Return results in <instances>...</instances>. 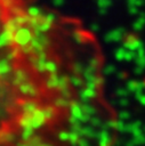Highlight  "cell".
I'll return each instance as SVG.
<instances>
[{
    "instance_id": "obj_41",
    "label": "cell",
    "mask_w": 145,
    "mask_h": 146,
    "mask_svg": "<svg viewBox=\"0 0 145 146\" xmlns=\"http://www.w3.org/2000/svg\"><path fill=\"white\" fill-rule=\"evenodd\" d=\"M57 138H58V140H61V141H69L70 131H64V130L59 131L58 135H57Z\"/></svg>"
},
{
    "instance_id": "obj_20",
    "label": "cell",
    "mask_w": 145,
    "mask_h": 146,
    "mask_svg": "<svg viewBox=\"0 0 145 146\" xmlns=\"http://www.w3.org/2000/svg\"><path fill=\"white\" fill-rule=\"evenodd\" d=\"M15 139H16L15 133H13V132H11V131H9V130L2 129L1 135H0V140H1V144H2V145L11 144V143H14V141H15Z\"/></svg>"
},
{
    "instance_id": "obj_52",
    "label": "cell",
    "mask_w": 145,
    "mask_h": 146,
    "mask_svg": "<svg viewBox=\"0 0 145 146\" xmlns=\"http://www.w3.org/2000/svg\"><path fill=\"white\" fill-rule=\"evenodd\" d=\"M89 29H90V31L91 32H98L99 31V25L97 24V23H91L90 24V26H89Z\"/></svg>"
},
{
    "instance_id": "obj_8",
    "label": "cell",
    "mask_w": 145,
    "mask_h": 146,
    "mask_svg": "<svg viewBox=\"0 0 145 146\" xmlns=\"http://www.w3.org/2000/svg\"><path fill=\"white\" fill-rule=\"evenodd\" d=\"M122 47H124L127 50H132V51H137L140 48L144 47V43L140 39H138L137 36H135L134 34H128L124 38V41L122 43Z\"/></svg>"
},
{
    "instance_id": "obj_55",
    "label": "cell",
    "mask_w": 145,
    "mask_h": 146,
    "mask_svg": "<svg viewBox=\"0 0 145 146\" xmlns=\"http://www.w3.org/2000/svg\"><path fill=\"white\" fill-rule=\"evenodd\" d=\"M118 78H119V79H126V78H127V74H126L124 72H119V73H118Z\"/></svg>"
},
{
    "instance_id": "obj_46",
    "label": "cell",
    "mask_w": 145,
    "mask_h": 146,
    "mask_svg": "<svg viewBox=\"0 0 145 146\" xmlns=\"http://www.w3.org/2000/svg\"><path fill=\"white\" fill-rule=\"evenodd\" d=\"M128 13H129L130 15H132V16H138L139 13H140V10H139V8L136 7V6H128Z\"/></svg>"
},
{
    "instance_id": "obj_53",
    "label": "cell",
    "mask_w": 145,
    "mask_h": 146,
    "mask_svg": "<svg viewBox=\"0 0 145 146\" xmlns=\"http://www.w3.org/2000/svg\"><path fill=\"white\" fill-rule=\"evenodd\" d=\"M144 70L145 68H143V67H140V66H135V68H134V73L136 74V75H140V74H143V72H144Z\"/></svg>"
},
{
    "instance_id": "obj_19",
    "label": "cell",
    "mask_w": 145,
    "mask_h": 146,
    "mask_svg": "<svg viewBox=\"0 0 145 146\" xmlns=\"http://www.w3.org/2000/svg\"><path fill=\"white\" fill-rule=\"evenodd\" d=\"M59 82H61V75H58L57 73L55 74H49L48 78L46 79V88L49 90H58L59 87Z\"/></svg>"
},
{
    "instance_id": "obj_45",
    "label": "cell",
    "mask_w": 145,
    "mask_h": 146,
    "mask_svg": "<svg viewBox=\"0 0 145 146\" xmlns=\"http://www.w3.org/2000/svg\"><path fill=\"white\" fill-rule=\"evenodd\" d=\"M128 6H136V7H142L145 3V0H127Z\"/></svg>"
},
{
    "instance_id": "obj_32",
    "label": "cell",
    "mask_w": 145,
    "mask_h": 146,
    "mask_svg": "<svg viewBox=\"0 0 145 146\" xmlns=\"http://www.w3.org/2000/svg\"><path fill=\"white\" fill-rule=\"evenodd\" d=\"M70 83L75 88H80L82 87V84H84V80H82L79 75L73 74L72 76H70Z\"/></svg>"
},
{
    "instance_id": "obj_48",
    "label": "cell",
    "mask_w": 145,
    "mask_h": 146,
    "mask_svg": "<svg viewBox=\"0 0 145 146\" xmlns=\"http://www.w3.org/2000/svg\"><path fill=\"white\" fill-rule=\"evenodd\" d=\"M135 97H136V99L139 102V104L140 105H143V106H145V94H137V95H135Z\"/></svg>"
},
{
    "instance_id": "obj_12",
    "label": "cell",
    "mask_w": 145,
    "mask_h": 146,
    "mask_svg": "<svg viewBox=\"0 0 145 146\" xmlns=\"http://www.w3.org/2000/svg\"><path fill=\"white\" fill-rule=\"evenodd\" d=\"M96 139H97L98 146H112V144H113L112 136H111L108 129H106V128H100V130H98Z\"/></svg>"
},
{
    "instance_id": "obj_40",
    "label": "cell",
    "mask_w": 145,
    "mask_h": 146,
    "mask_svg": "<svg viewBox=\"0 0 145 146\" xmlns=\"http://www.w3.org/2000/svg\"><path fill=\"white\" fill-rule=\"evenodd\" d=\"M16 5V1L15 0H1V6L3 9L6 10H9L11 7H14Z\"/></svg>"
},
{
    "instance_id": "obj_14",
    "label": "cell",
    "mask_w": 145,
    "mask_h": 146,
    "mask_svg": "<svg viewBox=\"0 0 145 146\" xmlns=\"http://www.w3.org/2000/svg\"><path fill=\"white\" fill-rule=\"evenodd\" d=\"M14 32L7 30V29H2L1 34H0V46L1 48H10L14 44Z\"/></svg>"
},
{
    "instance_id": "obj_16",
    "label": "cell",
    "mask_w": 145,
    "mask_h": 146,
    "mask_svg": "<svg viewBox=\"0 0 145 146\" xmlns=\"http://www.w3.org/2000/svg\"><path fill=\"white\" fill-rule=\"evenodd\" d=\"M126 88L129 90V92L137 95L142 94L145 89V81H138V80H128L126 82Z\"/></svg>"
},
{
    "instance_id": "obj_56",
    "label": "cell",
    "mask_w": 145,
    "mask_h": 146,
    "mask_svg": "<svg viewBox=\"0 0 145 146\" xmlns=\"http://www.w3.org/2000/svg\"><path fill=\"white\" fill-rule=\"evenodd\" d=\"M120 145H121V140H119V139H115L112 144V146H120Z\"/></svg>"
},
{
    "instance_id": "obj_9",
    "label": "cell",
    "mask_w": 145,
    "mask_h": 146,
    "mask_svg": "<svg viewBox=\"0 0 145 146\" xmlns=\"http://www.w3.org/2000/svg\"><path fill=\"white\" fill-rule=\"evenodd\" d=\"M126 36V30L124 27H116L111 30L104 35V41L110 43V42H119L122 41L123 38Z\"/></svg>"
},
{
    "instance_id": "obj_47",
    "label": "cell",
    "mask_w": 145,
    "mask_h": 146,
    "mask_svg": "<svg viewBox=\"0 0 145 146\" xmlns=\"http://www.w3.org/2000/svg\"><path fill=\"white\" fill-rule=\"evenodd\" d=\"M87 65H90V66L97 68L98 65H99V59H98L97 57H92V58H90V59L88 60V64H87Z\"/></svg>"
},
{
    "instance_id": "obj_39",
    "label": "cell",
    "mask_w": 145,
    "mask_h": 146,
    "mask_svg": "<svg viewBox=\"0 0 145 146\" xmlns=\"http://www.w3.org/2000/svg\"><path fill=\"white\" fill-rule=\"evenodd\" d=\"M111 5H112L111 0H97L98 9H107Z\"/></svg>"
},
{
    "instance_id": "obj_51",
    "label": "cell",
    "mask_w": 145,
    "mask_h": 146,
    "mask_svg": "<svg viewBox=\"0 0 145 146\" xmlns=\"http://www.w3.org/2000/svg\"><path fill=\"white\" fill-rule=\"evenodd\" d=\"M78 146H90V144H89V141H88V139H87V138L81 137V139H80V141H79Z\"/></svg>"
},
{
    "instance_id": "obj_7",
    "label": "cell",
    "mask_w": 145,
    "mask_h": 146,
    "mask_svg": "<svg viewBox=\"0 0 145 146\" xmlns=\"http://www.w3.org/2000/svg\"><path fill=\"white\" fill-rule=\"evenodd\" d=\"M27 81H29V74L24 68L15 70L11 74V76L9 78V83L14 87H19Z\"/></svg>"
},
{
    "instance_id": "obj_36",
    "label": "cell",
    "mask_w": 145,
    "mask_h": 146,
    "mask_svg": "<svg viewBox=\"0 0 145 146\" xmlns=\"http://www.w3.org/2000/svg\"><path fill=\"white\" fill-rule=\"evenodd\" d=\"M114 73H116V67L113 64H107L103 68V74L104 75H111V74H114Z\"/></svg>"
},
{
    "instance_id": "obj_38",
    "label": "cell",
    "mask_w": 145,
    "mask_h": 146,
    "mask_svg": "<svg viewBox=\"0 0 145 146\" xmlns=\"http://www.w3.org/2000/svg\"><path fill=\"white\" fill-rule=\"evenodd\" d=\"M129 94L130 92H129V90L127 88H118L115 90V95L119 96L120 98H126V97H128Z\"/></svg>"
},
{
    "instance_id": "obj_35",
    "label": "cell",
    "mask_w": 145,
    "mask_h": 146,
    "mask_svg": "<svg viewBox=\"0 0 145 146\" xmlns=\"http://www.w3.org/2000/svg\"><path fill=\"white\" fill-rule=\"evenodd\" d=\"M33 130H30V129H22L21 131V139L23 141H26V140H30L32 137H33Z\"/></svg>"
},
{
    "instance_id": "obj_54",
    "label": "cell",
    "mask_w": 145,
    "mask_h": 146,
    "mask_svg": "<svg viewBox=\"0 0 145 146\" xmlns=\"http://www.w3.org/2000/svg\"><path fill=\"white\" fill-rule=\"evenodd\" d=\"M64 2H65V0H53V5L56 6V7H61V6H63Z\"/></svg>"
},
{
    "instance_id": "obj_22",
    "label": "cell",
    "mask_w": 145,
    "mask_h": 146,
    "mask_svg": "<svg viewBox=\"0 0 145 146\" xmlns=\"http://www.w3.org/2000/svg\"><path fill=\"white\" fill-rule=\"evenodd\" d=\"M145 26V13L140 11L139 15L137 16L136 21L132 23V30L138 32V31H142Z\"/></svg>"
},
{
    "instance_id": "obj_21",
    "label": "cell",
    "mask_w": 145,
    "mask_h": 146,
    "mask_svg": "<svg viewBox=\"0 0 145 146\" xmlns=\"http://www.w3.org/2000/svg\"><path fill=\"white\" fill-rule=\"evenodd\" d=\"M143 145H145V132L131 137V139L124 144V146H143Z\"/></svg>"
},
{
    "instance_id": "obj_27",
    "label": "cell",
    "mask_w": 145,
    "mask_h": 146,
    "mask_svg": "<svg viewBox=\"0 0 145 146\" xmlns=\"http://www.w3.org/2000/svg\"><path fill=\"white\" fill-rule=\"evenodd\" d=\"M81 106H82V111L84 114L89 115V116H95L97 111H96V107L92 106L91 104L89 103H81Z\"/></svg>"
},
{
    "instance_id": "obj_11",
    "label": "cell",
    "mask_w": 145,
    "mask_h": 146,
    "mask_svg": "<svg viewBox=\"0 0 145 146\" xmlns=\"http://www.w3.org/2000/svg\"><path fill=\"white\" fill-rule=\"evenodd\" d=\"M13 65H11V60L2 57L0 60V76H1V81H5L7 78L9 80L11 73H13Z\"/></svg>"
},
{
    "instance_id": "obj_28",
    "label": "cell",
    "mask_w": 145,
    "mask_h": 146,
    "mask_svg": "<svg viewBox=\"0 0 145 146\" xmlns=\"http://www.w3.org/2000/svg\"><path fill=\"white\" fill-rule=\"evenodd\" d=\"M21 52V50H19V48H17V47H13V48H10L2 57H5V58H7V59H9V60H14V59H16L17 57H18V54Z\"/></svg>"
},
{
    "instance_id": "obj_1",
    "label": "cell",
    "mask_w": 145,
    "mask_h": 146,
    "mask_svg": "<svg viewBox=\"0 0 145 146\" xmlns=\"http://www.w3.org/2000/svg\"><path fill=\"white\" fill-rule=\"evenodd\" d=\"M47 117L45 115L43 108L39 107L32 113L22 114L18 120V125L21 129H30V130H38L47 123Z\"/></svg>"
},
{
    "instance_id": "obj_18",
    "label": "cell",
    "mask_w": 145,
    "mask_h": 146,
    "mask_svg": "<svg viewBox=\"0 0 145 146\" xmlns=\"http://www.w3.org/2000/svg\"><path fill=\"white\" fill-rule=\"evenodd\" d=\"M16 146H53V145L49 143L42 141L40 136H33L30 140H26V141L21 140L19 143L16 144Z\"/></svg>"
},
{
    "instance_id": "obj_30",
    "label": "cell",
    "mask_w": 145,
    "mask_h": 146,
    "mask_svg": "<svg viewBox=\"0 0 145 146\" xmlns=\"http://www.w3.org/2000/svg\"><path fill=\"white\" fill-rule=\"evenodd\" d=\"M42 108H43L45 115H46V117H47L48 121L55 119V116H56V110H55V108H56V107H55L54 105H48V106L42 107Z\"/></svg>"
},
{
    "instance_id": "obj_15",
    "label": "cell",
    "mask_w": 145,
    "mask_h": 146,
    "mask_svg": "<svg viewBox=\"0 0 145 146\" xmlns=\"http://www.w3.org/2000/svg\"><path fill=\"white\" fill-rule=\"evenodd\" d=\"M96 97H97V89L84 86V88L79 91V99L81 103H89L91 99Z\"/></svg>"
},
{
    "instance_id": "obj_43",
    "label": "cell",
    "mask_w": 145,
    "mask_h": 146,
    "mask_svg": "<svg viewBox=\"0 0 145 146\" xmlns=\"http://www.w3.org/2000/svg\"><path fill=\"white\" fill-rule=\"evenodd\" d=\"M83 71H84V67L82 66V64H80V63L73 64V73L74 74H76V75L83 74Z\"/></svg>"
},
{
    "instance_id": "obj_33",
    "label": "cell",
    "mask_w": 145,
    "mask_h": 146,
    "mask_svg": "<svg viewBox=\"0 0 145 146\" xmlns=\"http://www.w3.org/2000/svg\"><path fill=\"white\" fill-rule=\"evenodd\" d=\"M46 70H47V73L48 74H55V73H57V70H58L57 63L54 62V60H51V59H48Z\"/></svg>"
},
{
    "instance_id": "obj_24",
    "label": "cell",
    "mask_w": 145,
    "mask_h": 146,
    "mask_svg": "<svg viewBox=\"0 0 145 146\" xmlns=\"http://www.w3.org/2000/svg\"><path fill=\"white\" fill-rule=\"evenodd\" d=\"M53 105H54L56 108H69L70 105H71V102L69 100V98H65V97L59 96L58 98L54 99Z\"/></svg>"
},
{
    "instance_id": "obj_42",
    "label": "cell",
    "mask_w": 145,
    "mask_h": 146,
    "mask_svg": "<svg viewBox=\"0 0 145 146\" xmlns=\"http://www.w3.org/2000/svg\"><path fill=\"white\" fill-rule=\"evenodd\" d=\"M136 58H137V51L127 50V54H126V58H124V60H127V62H132V60H136Z\"/></svg>"
},
{
    "instance_id": "obj_29",
    "label": "cell",
    "mask_w": 145,
    "mask_h": 146,
    "mask_svg": "<svg viewBox=\"0 0 145 146\" xmlns=\"http://www.w3.org/2000/svg\"><path fill=\"white\" fill-rule=\"evenodd\" d=\"M72 38H73V40H74L76 43H79V44H82V43H84V42H86V40H87V36H86V34H84L83 32L79 31V30H76V31H74V32H73V34H72Z\"/></svg>"
},
{
    "instance_id": "obj_37",
    "label": "cell",
    "mask_w": 145,
    "mask_h": 146,
    "mask_svg": "<svg viewBox=\"0 0 145 146\" xmlns=\"http://www.w3.org/2000/svg\"><path fill=\"white\" fill-rule=\"evenodd\" d=\"M89 123H90V125H92L94 128H102L103 124H104V123L102 122V120H100L98 116H92Z\"/></svg>"
},
{
    "instance_id": "obj_10",
    "label": "cell",
    "mask_w": 145,
    "mask_h": 146,
    "mask_svg": "<svg viewBox=\"0 0 145 146\" xmlns=\"http://www.w3.org/2000/svg\"><path fill=\"white\" fill-rule=\"evenodd\" d=\"M18 90H19V92L22 95L27 96L30 98H34V97H37L39 95V89L37 88V86L33 82H30V81H27V82L23 83L22 86H19Z\"/></svg>"
},
{
    "instance_id": "obj_31",
    "label": "cell",
    "mask_w": 145,
    "mask_h": 146,
    "mask_svg": "<svg viewBox=\"0 0 145 146\" xmlns=\"http://www.w3.org/2000/svg\"><path fill=\"white\" fill-rule=\"evenodd\" d=\"M126 54H127V49H126L124 47H119V48H116L115 51H114V58H115L116 60H119V62L124 60Z\"/></svg>"
},
{
    "instance_id": "obj_49",
    "label": "cell",
    "mask_w": 145,
    "mask_h": 146,
    "mask_svg": "<svg viewBox=\"0 0 145 146\" xmlns=\"http://www.w3.org/2000/svg\"><path fill=\"white\" fill-rule=\"evenodd\" d=\"M46 17H47V19L53 24V23H55V21H56V15L54 14V13H46Z\"/></svg>"
},
{
    "instance_id": "obj_26",
    "label": "cell",
    "mask_w": 145,
    "mask_h": 146,
    "mask_svg": "<svg viewBox=\"0 0 145 146\" xmlns=\"http://www.w3.org/2000/svg\"><path fill=\"white\" fill-rule=\"evenodd\" d=\"M137 66H140L143 68H145V48H140L139 50H137V58L135 60Z\"/></svg>"
},
{
    "instance_id": "obj_6",
    "label": "cell",
    "mask_w": 145,
    "mask_h": 146,
    "mask_svg": "<svg viewBox=\"0 0 145 146\" xmlns=\"http://www.w3.org/2000/svg\"><path fill=\"white\" fill-rule=\"evenodd\" d=\"M69 112H70V116L79 120L81 123H88V122H90V120L92 117V116H89V115L83 113L82 106L78 102H71V105L69 107Z\"/></svg>"
},
{
    "instance_id": "obj_17",
    "label": "cell",
    "mask_w": 145,
    "mask_h": 146,
    "mask_svg": "<svg viewBox=\"0 0 145 146\" xmlns=\"http://www.w3.org/2000/svg\"><path fill=\"white\" fill-rule=\"evenodd\" d=\"M39 108V105L35 100L33 99H29V100H24L19 104V110L22 112V114H27V113H32L35 110Z\"/></svg>"
},
{
    "instance_id": "obj_34",
    "label": "cell",
    "mask_w": 145,
    "mask_h": 146,
    "mask_svg": "<svg viewBox=\"0 0 145 146\" xmlns=\"http://www.w3.org/2000/svg\"><path fill=\"white\" fill-rule=\"evenodd\" d=\"M80 139H81V136H80V135H78V133H75V132H73V131H71V130H70V138H69V143H70V145H71V146H78V144H79Z\"/></svg>"
},
{
    "instance_id": "obj_3",
    "label": "cell",
    "mask_w": 145,
    "mask_h": 146,
    "mask_svg": "<svg viewBox=\"0 0 145 146\" xmlns=\"http://www.w3.org/2000/svg\"><path fill=\"white\" fill-rule=\"evenodd\" d=\"M33 36H34V32L31 27L22 26L14 34V44H15V47L22 49L31 43Z\"/></svg>"
},
{
    "instance_id": "obj_23",
    "label": "cell",
    "mask_w": 145,
    "mask_h": 146,
    "mask_svg": "<svg viewBox=\"0 0 145 146\" xmlns=\"http://www.w3.org/2000/svg\"><path fill=\"white\" fill-rule=\"evenodd\" d=\"M97 133L98 131L96 130V128H94L92 125H83V129H82V137L87 138V139H90V138H95L97 137Z\"/></svg>"
},
{
    "instance_id": "obj_25",
    "label": "cell",
    "mask_w": 145,
    "mask_h": 146,
    "mask_svg": "<svg viewBox=\"0 0 145 146\" xmlns=\"http://www.w3.org/2000/svg\"><path fill=\"white\" fill-rule=\"evenodd\" d=\"M26 14H27L31 18L40 17V16H42V15H43V13H42L41 8H40V7H38V6H34V5H31V6H29V7L26 8Z\"/></svg>"
},
{
    "instance_id": "obj_5",
    "label": "cell",
    "mask_w": 145,
    "mask_h": 146,
    "mask_svg": "<svg viewBox=\"0 0 145 146\" xmlns=\"http://www.w3.org/2000/svg\"><path fill=\"white\" fill-rule=\"evenodd\" d=\"M29 62L31 64V66L39 73H46L47 70V62L48 58L46 56V51L45 52H40V54H35V55H31L29 56Z\"/></svg>"
},
{
    "instance_id": "obj_2",
    "label": "cell",
    "mask_w": 145,
    "mask_h": 146,
    "mask_svg": "<svg viewBox=\"0 0 145 146\" xmlns=\"http://www.w3.org/2000/svg\"><path fill=\"white\" fill-rule=\"evenodd\" d=\"M49 43H50V41H49V38L46 35V33H34V36H33L31 43L19 50L22 54L31 56V55L45 52L47 47L49 46Z\"/></svg>"
},
{
    "instance_id": "obj_4",
    "label": "cell",
    "mask_w": 145,
    "mask_h": 146,
    "mask_svg": "<svg viewBox=\"0 0 145 146\" xmlns=\"http://www.w3.org/2000/svg\"><path fill=\"white\" fill-rule=\"evenodd\" d=\"M51 25L53 24L47 19L46 14H43L40 17H35V18L30 17V22H29L27 26L31 27L34 33H46L50 30Z\"/></svg>"
},
{
    "instance_id": "obj_44",
    "label": "cell",
    "mask_w": 145,
    "mask_h": 146,
    "mask_svg": "<svg viewBox=\"0 0 145 146\" xmlns=\"http://www.w3.org/2000/svg\"><path fill=\"white\" fill-rule=\"evenodd\" d=\"M118 119H120V120H122V121H127V120L130 119V113H129L128 111L122 110V111H120V112L118 113Z\"/></svg>"
},
{
    "instance_id": "obj_57",
    "label": "cell",
    "mask_w": 145,
    "mask_h": 146,
    "mask_svg": "<svg viewBox=\"0 0 145 146\" xmlns=\"http://www.w3.org/2000/svg\"><path fill=\"white\" fill-rule=\"evenodd\" d=\"M98 13H99L100 15H105V14L107 13V9H98Z\"/></svg>"
},
{
    "instance_id": "obj_13",
    "label": "cell",
    "mask_w": 145,
    "mask_h": 146,
    "mask_svg": "<svg viewBox=\"0 0 145 146\" xmlns=\"http://www.w3.org/2000/svg\"><path fill=\"white\" fill-rule=\"evenodd\" d=\"M102 128H106V129H114L119 132H127V123L126 121H122L120 119L116 120H108L106 121Z\"/></svg>"
},
{
    "instance_id": "obj_50",
    "label": "cell",
    "mask_w": 145,
    "mask_h": 146,
    "mask_svg": "<svg viewBox=\"0 0 145 146\" xmlns=\"http://www.w3.org/2000/svg\"><path fill=\"white\" fill-rule=\"evenodd\" d=\"M129 105V100H128V98L126 97V98H120L119 99V106H121V107H127Z\"/></svg>"
},
{
    "instance_id": "obj_58",
    "label": "cell",
    "mask_w": 145,
    "mask_h": 146,
    "mask_svg": "<svg viewBox=\"0 0 145 146\" xmlns=\"http://www.w3.org/2000/svg\"><path fill=\"white\" fill-rule=\"evenodd\" d=\"M143 130H144V132H145V125H144V127H143Z\"/></svg>"
}]
</instances>
